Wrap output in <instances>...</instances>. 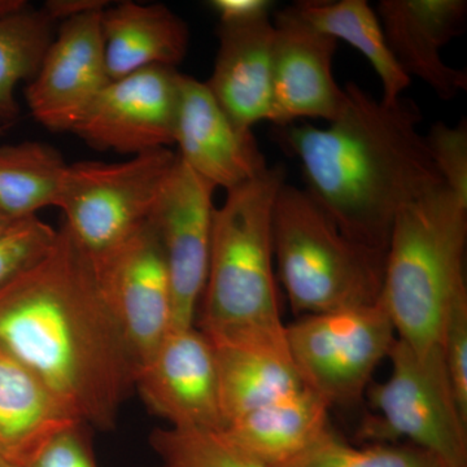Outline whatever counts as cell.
<instances>
[{"mask_svg":"<svg viewBox=\"0 0 467 467\" xmlns=\"http://www.w3.org/2000/svg\"><path fill=\"white\" fill-rule=\"evenodd\" d=\"M0 348L100 430L115 427L134 389L133 356L64 225L51 250L0 291Z\"/></svg>","mask_w":467,"mask_h":467,"instance_id":"6da1fadb","label":"cell"},{"mask_svg":"<svg viewBox=\"0 0 467 467\" xmlns=\"http://www.w3.org/2000/svg\"><path fill=\"white\" fill-rule=\"evenodd\" d=\"M343 88L342 110L326 128L291 124L276 129V138L300 160L306 190L337 227L387 252L402 209L445 183L418 131L416 101L384 104L355 82Z\"/></svg>","mask_w":467,"mask_h":467,"instance_id":"7a4b0ae2","label":"cell"},{"mask_svg":"<svg viewBox=\"0 0 467 467\" xmlns=\"http://www.w3.org/2000/svg\"><path fill=\"white\" fill-rule=\"evenodd\" d=\"M285 182L282 165L267 167L214 209L198 327L213 346L290 355L273 251V208Z\"/></svg>","mask_w":467,"mask_h":467,"instance_id":"3957f363","label":"cell"},{"mask_svg":"<svg viewBox=\"0 0 467 467\" xmlns=\"http://www.w3.org/2000/svg\"><path fill=\"white\" fill-rule=\"evenodd\" d=\"M467 204L447 186L402 209L386 254L382 299L399 339L441 350L448 316L467 299Z\"/></svg>","mask_w":467,"mask_h":467,"instance_id":"277c9868","label":"cell"},{"mask_svg":"<svg viewBox=\"0 0 467 467\" xmlns=\"http://www.w3.org/2000/svg\"><path fill=\"white\" fill-rule=\"evenodd\" d=\"M273 251L295 313L319 315L380 299L387 252L348 238L306 189L285 182L276 193Z\"/></svg>","mask_w":467,"mask_h":467,"instance_id":"5b68a950","label":"cell"},{"mask_svg":"<svg viewBox=\"0 0 467 467\" xmlns=\"http://www.w3.org/2000/svg\"><path fill=\"white\" fill-rule=\"evenodd\" d=\"M177 160V153L160 149L125 161H82L67 167L57 208L94 269L149 223Z\"/></svg>","mask_w":467,"mask_h":467,"instance_id":"8992f818","label":"cell"},{"mask_svg":"<svg viewBox=\"0 0 467 467\" xmlns=\"http://www.w3.org/2000/svg\"><path fill=\"white\" fill-rule=\"evenodd\" d=\"M389 358L391 376L368 389L378 414L364 420L359 439L370 444L407 441L445 467H467V420L451 391L442 350L420 356L398 337Z\"/></svg>","mask_w":467,"mask_h":467,"instance_id":"52a82bcc","label":"cell"},{"mask_svg":"<svg viewBox=\"0 0 467 467\" xmlns=\"http://www.w3.org/2000/svg\"><path fill=\"white\" fill-rule=\"evenodd\" d=\"M285 339L304 386L333 407L361 399L398 337L379 299L373 306L304 316L285 326Z\"/></svg>","mask_w":467,"mask_h":467,"instance_id":"ba28073f","label":"cell"},{"mask_svg":"<svg viewBox=\"0 0 467 467\" xmlns=\"http://www.w3.org/2000/svg\"><path fill=\"white\" fill-rule=\"evenodd\" d=\"M146 407L181 430L223 431L216 352L195 326L171 328L135 371Z\"/></svg>","mask_w":467,"mask_h":467,"instance_id":"9c48e42d","label":"cell"},{"mask_svg":"<svg viewBox=\"0 0 467 467\" xmlns=\"http://www.w3.org/2000/svg\"><path fill=\"white\" fill-rule=\"evenodd\" d=\"M94 270L107 306L138 368L173 327L167 264L159 234L150 220Z\"/></svg>","mask_w":467,"mask_h":467,"instance_id":"30bf717a","label":"cell"},{"mask_svg":"<svg viewBox=\"0 0 467 467\" xmlns=\"http://www.w3.org/2000/svg\"><path fill=\"white\" fill-rule=\"evenodd\" d=\"M180 77L152 67L110 81L72 133L99 150L140 155L174 144Z\"/></svg>","mask_w":467,"mask_h":467,"instance_id":"8fae6325","label":"cell"},{"mask_svg":"<svg viewBox=\"0 0 467 467\" xmlns=\"http://www.w3.org/2000/svg\"><path fill=\"white\" fill-rule=\"evenodd\" d=\"M214 187L177 160L150 223L164 251L173 327H192L207 282Z\"/></svg>","mask_w":467,"mask_h":467,"instance_id":"7c38bea8","label":"cell"},{"mask_svg":"<svg viewBox=\"0 0 467 467\" xmlns=\"http://www.w3.org/2000/svg\"><path fill=\"white\" fill-rule=\"evenodd\" d=\"M103 9L66 18L27 85L30 113L48 130H75L110 82L100 27Z\"/></svg>","mask_w":467,"mask_h":467,"instance_id":"4fadbf2b","label":"cell"},{"mask_svg":"<svg viewBox=\"0 0 467 467\" xmlns=\"http://www.w3.org/2000/svg\"><path fill=\"white\" fill-rule=\"evenodd\" d=\"M273 26V124L284 128L296 119L333 121L346 99L333 75L337 39L306 23L294 5L278 12Z\"/></svg>","mask_w":467,"mask_h":467,"instance_id":"5bb4252c","label":"cell"},{"mask_svg":"<svg viewBox=\"0 0 467 467\" xmlns=\"http://www.w3.org/2000/svg\"><path fill=\"white\" fill-rule=\"evenodd\" d=\"M174 144L190 171L226 192L267 168L252 131L241 130L223 112L205 82L181 75Z\"/></svg>","mask_w":467,"mask_h":467,"instance_id":"9a60e30c","label":"cell"},{"mask_svg":"<svg viewBox=\"0 0 467 467\" xmlns=\"http://www.w3.org/2000/svg\"><path fill=\"white\" fill-rule=\"evenodd\" d=\"M377 15L396 63L442 100L467 88L465 70L448 66L441 48L465 30L466 0H382Z\"/></svg>","mask_w":467,"mask_h":467,"instance_id":"2e32d148","label":"cell"},{"mask_svg":"<svg viewBox=\"0 0 467 467\" xmlns=\"http://www.w3.org/2000/svg\"><path fill=\"white\" fill-rule=\"evenodd\" d=\"M213 73L205 82L223 112L241 130L273 119L270 17L243 26H218Z\"/></svg>","mask_w":467,"mask_h":467,"instance_id":"e0dca14e","label":"cell"},{"mask_svg":"<svg viewBox=\"0 0 467 467\" xmlns=\"http://www.w3.org/2000/svg\"><path fill=\"white\" fill-rule=\"evenodd\" d=\"M110 81L152 67H175L186 57L187 24L164 5L126 2L100 15Z\"/></svg>","mask_w":467,"mask_h":467,"instance_id":"ac0fdd59","label":"cell"},{"mask_svg":"<svg viewBox=\"0 0 467 467\" xmlns=\"http://www.w3.org/2000/svg\"><path fill=\"white\" fill-rule=\"evenodd\" d=\"M79 422L36 374L0 348V459L23 467L54 436Z\"/></svg>","mask_w":467,"mask_h":467,"instance_id":"d6986e66","label":"cell"},{"mask_svg":"<svg viewBox=\"0 0 467 467\" xmlns=\"http://www.w3.org/2000/svg\"><path fill=\"white\" fill-rule=\"evenodd\" d=\"M330 405L304 387L234 420L227 438L269 467H279L308 450L327 430Z\"/></svg>","mask_w":467,"mask_h":467,"instance_id":"ffe728a7","label":"cell"},{"mask_svg":"<svg viewBox=\"0 0 467 467\" xmlns=\"http://www.w3.org/2000/svg\"><path fill=\"white\" fill-rule=\"evenodd\" d=\"M213 347L225 429L238 418L306 387L290 355L251 347Z\"/></svg>","mask_w":467,"mask_h":467,"instance_id":"44dd1931","label":"cell"},{"mask_svg":"<svg viewBox=\"0 0 467 467\" xmlns=\"http://www.w3.org/2000/svg\"><path fill=\"white\" fill-rule=\"evenodd\" d=\"M301 17L319 32L344 41L361 52L382 82L384 104L400 100L411 79L389 51L377 12L365 0L319 2L303 0L294 5Z\"/></svg>","mask_w":467,"mask_h":467,"instance_id":"7402d4cb","label":"cell"},{"mask_svg":"<svg viewBox=\"0 0 467 467\" xmlns=\"http://www.w3.org/2000/svg\"><path fill=\"white\" fill-rule=\"evenodd\" d=\"M66 160L48 144L23 142L0 147V213L11 221L57 207L66 182Z\"/></svg>","mask_w":467,"mask_h":467,"instance_id":"603a6c76","label":"cell"},{"mask_svg":"<svg viewBox=\"0 0 467 467\" xmlns=\"http://www.w3.org/2000/svg\"><path fill=\"white\" fill-rule=\"evenodd\" d=\"M57 23L47 8L29 7L0 17V125L17 119V85L32 79L52 42Z\"/></svg>","mask_w":467,"mask_h":467,"instance_id":"cb8c5ba5","label":"cell"},{"mask_svg":"<svg viewBox=\"0 0 467 467\" xmlns=\"http://www.w3.org/2000/svg\"><path fill=\"white\" fill-rule=\"evenodd\" d=\"M279 467H445L438 457L411 444L371 442L355 447L327 430L317 441Z\"/></svg>","mask_w":467,"mask_h":467,"instance_id":"d4e9b609","label":"cell"},{"mask_svg":"<svg viewBox=\"0 0 467 467\" xmlns=\"http://www.w3.org/2000/svg\"><path fill=\"white\" fill-rule=\"evenodd\" d=\"M150 442L160 467H269L223 431L168 427L153 430Z\"/></svg>","mask_w":467,"mask_h":467,"instance_id":"484cf974","label":"cell"},{"mask_svg":"<svg viewBox=\"0 0 467 467\" xmlns=\"http://www.w3.org/2000/svg\"><path fill=\"white\" fill-rule=\"evenodd\" d=\"M57 230L38 216L14 221L0 234V291L51 250Z\"/></svg>","mask_w":467,"mask_h":467,"instance_id":"4316f807","label":"cell"},{"mask_svg":"<svg viewBox=\"0 0 467 467\" xmlns=\"http://www.w3.org/2000/svg\"><path fill=\"white\" fill-rule=\"evenodd\" d=\"M427 150L445 186L467 204V124L456 126L438 121L425 135Z\"/></svg>","mask_w":467,"mask_h":467,"instance_id":"83f0119b","label":"cell"},{"mask_svg":"<svg viewBox=\"0 0 467 467\" xmlns=\"http://www.w3.org/2000/svg\"><path fill=\"white\" fill-rule=\"evenodd\" d=\"M441 350L457 407L467 420V299L459 301L448 316Z\"/></svg>","mask_w":467,"mask_h":467,"instance_id":"f1b7e54d","label":"cell"},{"mask_svg":"<svg viewBox=\"0 0 467 467\" xmlns=\"http://www.w3.org/2000/svg\"><path fill=\"white\" fill-rule=\"evenodd\" d=\"M86 423L54 436L23 467H99L95 459Z\"/></svg>","mask_w":467,"mask_h":467,"instance_id":"f546056e","label":"cell"},{"mask_svg":"<svg viewBox=\"0 0 467 467\" xmlns=\"http://www.w3.org/2000/svg\"><path fill=\"white\" fill-rule=\"evenodd\" d=\"M211 8L220 18V26H243L270 17L275 3L269 0H213Z\"/></svg>","mask_w":467,"mask_h":467,"instance_id":"4dcf8cb0","label":"cell"},{"mask_svg":"<svg viewBox=\"0 0 467 467\" xmlns=\"http://www.w3.org/2000/svg\"><path fill=\"white\" fill-rule=\"evenodd\" d=\"M29 7L24 0H0V17Z\"/></svg>","mask_w":467,"mask_h":467,"instance_id":"1f68e13d","label":"cell"},{"mask_svg":"<svg viewBox=\"0 0 467 467\" xmlns=\"http://www.w3.org/2000/svg\"><path fill=\"white\" fill-rule=\"evenodd\" d=\"M12 223H14V221L9 220V218L5 217V214L0 213V234L5 232Z\"/></svg>","mask_w":467,"mask_h":467,"instance_id":"d6a6232c","label":"cell"},{"mask_svg":"<svg viewBox=\"0 0 467 467\" xmlns=\"http://www.w3.org/2000/svg\"><path fill=\"white\" fill-rule=\"evenodd\" d=\"M0 467H17V466L12 465V463L7 462V461L0 459Z\"/></svg>","mask_w":467,"mask_h":467,"instance_id":"836d02e7","label":"cell"},{"mask_svg":"<svg viewBox=\"0 0 467 467\" xmlns=\"http://www.w3.org/2000/svg\"><path fill=\"white\" fill-rule=\"evenodd\" d=\"M9 128V126L0 125V137L5 134V129Z\"/></svg>","mask_w":467,"mask_h":467,"instance_id":"e575fe53","label":"cell"}]
</instances>
